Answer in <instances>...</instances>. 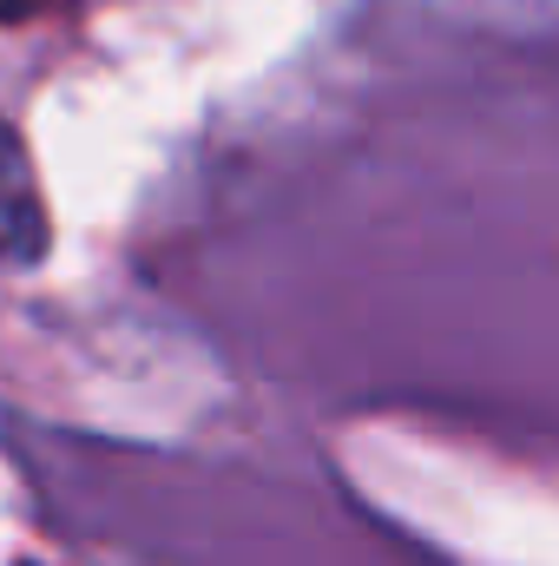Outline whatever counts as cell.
Masks as SVG:
<instances>
[{"instance_id":"obj_2","label":"cell","mask_w":559,"mask_h":566,"mask_svg":"<svg viewBox=\"0 0 559 566\" xmlns=\"http://www.w3.org/2000/svg\"><path fill=\"white\" fill-rule=\"evenodd\" d=\"M60 7H73V0H0V27H20V20H46V13H60Z\"/></svg>"},{"instance_id":"obj_1","label":"cell","mask_w":559,"mask_h":566,"mask_svg":"<svg viewBox=\"0 0 559 566\" xmlns=\"http://www.w3.org/2000/svg\"><path fill=\"white\" fill-rule=\"evenodd\" d=\"M53 244V218H46V191H40V171L27 158L20 133L7 126L0 113V271H27L40 264Z\"/></svg>"}]
</instances>
